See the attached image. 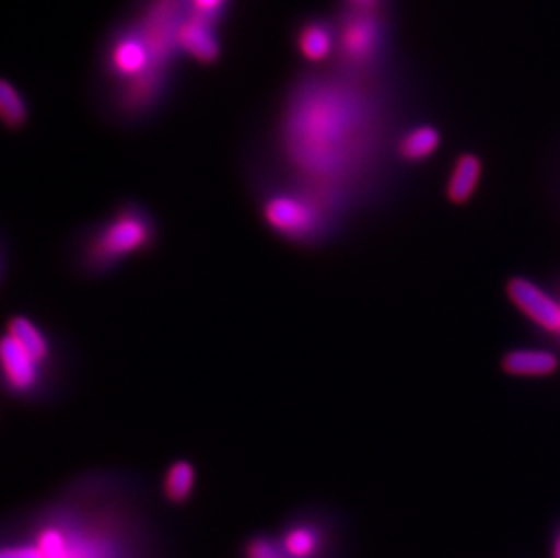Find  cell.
Returning a JSON list of instances; mask_svg holds the SVG:
<instances>
[{
  "instance_id": "obj_1",
  "label": "cell",
  "mask_w": 560,
  "mask_h": 558,
  "mask_svg": "<svg viewBox=\"0 0 560 558\" xmlns=\"http://www.w3.org/2000/svg\"><path fill=\"white\" fill-rule=\"evenodd\" d=\"M154 237L153 220L140 207H124L93 234L85 261L93 269H107L132 254L143 253Z\"/></svg>"
},
{
  "instance_id": "obj_2",
  "label": "cell",
  "mask_w": 560,
  "mask_h": 558,
  "mask_svg": "<svg viewBox=\"0 0 560 558\" xmlns=\"http://www.w3.org/2000/svg\"><path fill=\"white\" fill-rule=\"evenodd\" d=\"M264 220L276 234L289 240L316 236L325 220L319 193H276L265 200Z\"/></svg>"
},
{
  "instance_id": "obj_3",
  "label": "cell",
  "mask_w": 560,
  "mask_h": 558,
  "mask_svg": "<svg viewBox=\"0 0 560 558\" xmlns=\"http://www.w3.org/2000/svg\"><path fill=\"white\" fill-rule=\"evenodd\" d=\"M182 22V0H153L143 15V40L153 55L154 68H164L178 48Z\"/></svg>"
},
{
  "instance_id": "obj_4",
  "label": "cell",
  "mask_w": 560,
  "mask_h": 558,
  "mask_svg": "<svg viewBox=\"0 0 560 558\" xmlns=\"http://www.w3.org/2000/svg\"><path fill=\"white\" fill-rule=\"evenodd\" d=\"M2 377L11 394L30 395L37 391L43 383L44 361L33 356L27 348L22 347L15 337L4 334L2 347Z\"/></svg>"
},
{
  "instance_id": "obj_5",
  "label": "cell",
  "mask_w": 560,
  "mask_h": 558,
  "mask_svg": "<svg viewBox=\"0 0 560 558\" xmlns=\"http://www.w3.org/2000/svg\"><path fill=\"white\" fill-rule=\"evenodd\" d=\"M107 63L118 79L131 82L154 68L153 55L143 40L142 33H122L109 49ZM160 71V69H159Z\"/></svg>"
},
{
  "instance_id": "obj_6",
  "label": "cell",
  "mask_w": 560,
  "mask_h": 558,
  "mask_svg": "<svg viewBox=\"0 0 560 558\" xmlns=\"http://www.w3.org/2000/svg\"><path fill=\"white\" fill-rule=\"evenodd\" d=\"M513 303L546 330H560V305L545 290L528 279H513L508 284Z\"/></svg>"
},
{
  "instance_id": "obj_7",
  "label": "cell",
  "mask_w": 560,
  "mask_h": 558,
  "mask_svg": "<svg viewBox=\"0 0 560 558\" xmlns=\"http://www.w3.org/2000/svg\"><path fill=\"white\" fill-rule=\"evenodd\" d=\"M178 48L201 63H211L220 57V43L214 33V21L192 13L182 22Z\"/></svg>"
},
{
  "instance_id": "obj_8",
  "label": "cell",
  "mask_w": 560,
  "mask_h": 558,
  "mask_svg": "<svg viewBox=\"0 0 560 558\" xmlns=\"http://www.w3.org/2000/svg\"><path fill=\"white\" fill-rule=\"evenodd\" d=\"M377 22L372 16L365 13L350 16L341 32V51L345 58L350 62L360 63L371 57L377 46Z\"/></svg>"
},
{
  "instance_id": "obj_9",
  "label": "cell",
  "mask_w": 560,
  "mask_h": 558,
  "mask_svg": "<svg viewBox=\"0 0 560 558\" xmlns=\"http://www.w3.org/2000/svg\"><path fill=\"white\" fill-rule=\"evenodd\" d=\"M35 544L43 551L44 558H101L90 544L77 540L60 527H46L38 533Z\"/></svg>"
},
{
  "instance_id": "obj_10",
  "label": "cell",
  "mask_w": 560,
  "mask_h": 558,
  "mask_svg": "<svg viewBox=\"0 0 560 558\" xmlns=\"http://www.w3.org/2000/svg\"><path fill=\"white\" fill-rule=\"evenodd\" d=\"M504 370L513 375L539 377L556 372L559 359L548 350H513L504 358Z\"/></svg>"
},
{
  "instance_id": "obj_11",
  "label": "cell",
  "mask_w": 560,
  "mask_h": 558,
  "mask_svg": "<svg viewBox=\"0 0 560 558\" xmlns=\"http://www.w3.org/2000/svg\"><path fill=\"white\" fill-rule=\"evenodd\" d=\"M5 334L15 337L22 347L27 348L33 356H37L44 363H48L49 356H51V342H49L48 336H46L43 328L38 327L32 317H11L10 322H8V327H5Z\"/></svg>"
},
{
  "instance_id": "obj_12",
  "label": "cell",
  "mask_w": 560,
  "mask_h": 558,
  "mask_svg": "<svg viewBox=\"0 0 560 558\" xmlns=\"http://www.w3.org/2000/svg\"><path fill=\"white\" fill-rule=\"evenodd\" d=\"M334 33L327 24L312 21L298 35V49L308 62H323L334 51Z\"/></svg>"
},
{
  "instance_id": "obj_13",
  "label": "cell",
  "mask_w": 560,
  "mask_h": 558,
  "mask_svg": "<svg viewBox=\"0 0 560 558\" xmlns=\"http://www.w3.org/2000/svg\"><path fill=\"white\" fill-rule=\"evenodd\" d=\"M479 176H481L479 159H476L474 154L460 156L457 164H455L452 178H450V200L455 201V204H465L474 195Z\"/></svg>"
},
{
  "instance_id": "obj_14",
  "label": "cell",
  "mask_w": 560,
  "mask_h": 558,
  "mask_svg": "<svg viewBox=\"0 0 560 558\" xmlns=\"http://www.w3.org/2000/svg\"><path fill=\"white\" fill-rule=\"evenodd\" d=\"M439 148L438 129L430 126L416 127L412 131H408L399 142V154L402 159L410 162H419L434 153Z\"/></svg>"
},
{
  "instance_id": "obj_15",
  "label": "cell",
  "mask_w": 560,
  "mask_h": 558,
  "mask_svg": "<svg viewBox=\"0 0 560 558\" xmlns=\"http://www.w3.org/2000/svg\"><path fill=\"white\" fill-rule=\"evenodd\" d=\"M195 466L187 461L173 464L164 479V493L171 502H186L195 488Z\"/></svg>"
},
{
  "instance_id": "obj_16",
  "label": "cell",
  "mask_w": 560,
  "mask_h": 558,
  "mask_svg": "<svg viewBox=\"0 0 560 558\" xmlns=\"http://www.w3.org/2000/svg\"><path fill=\"white\" fill-rule=\"evenodd\" d=\"M0 113L2 120L10 129H19L27 120L26 101L22 98L21 93L15 85L10 84L8 80L0 85Z\"/></svg>"
},
{
  "instance_id": "obj_17",
  "label": "cell",
  "mask_w": 560,
  "mask_h": 558,
  "mask_svg": "<svg viewBox=\"0 0 560 558\" xmlns=\"http://www.w3.org/2000/svg\"><path fill=\"white\" fill-rule=\"evenodd\" d=\"M281 548L289 558H312L319 548V538L312 527H292L285 533Z\"/></svg>"
},
{
  "instance_id": "obj_18",
  "label": "cell",
  "mask_w": 560,
  "mask_h": 558,
  "mask_svg": "<svg viewBox=\"0 0 560 558\" xmlns=\"http://www.w3.org/2000/svg\"><path fill=\"white\" fill-rule=\"evenodd\" d=\"M247 558H289L283 548H278L267 538H258L247 546Z\"/></svg>"
},
{
  "instance_id": "obj_19",
  "label": "cell",
  "mask_w": 560,
  "mask_h": 558,
  "mask_svg": "<svg viewBox=\"0 0 560 558\" xmlns=\"http://www.w3.org/2000/svg\"><path fill=\"white\" fill-rule=\"evenodd\" d=\"M192 13L207 16V19H217L218 13L222 10L223 5L228 4V0H189Z\"/></svg>"
},
{
  "instance_id": "obj_20",
  "label": "cell",
  "mask_w": 560,
  "mask_h": 558,
  "mask_svg": "<svg viewBox=\"0 0 560 558\" xmlns=\"http://www.w3.org/2000/svg\"><path fill=\"white\" fill-rule=\"evenodd\" d=\"M0 558H44V555L37 544H21L2 549Z\"/></svg>"
},
{
  "instance_id": "obj_21",
  "label": "cell",
  "mask_w": 560,
  "mask_h": 558,
  "mask_svg": "<svg viewBox=\"0 0 560 558\" xmlns=\"http://www.w3.org/2000/svg\"><path fill=\"white\" fill-rule=\"evenodd\" d=\"M550 558H560V522L551 533Z\"/></svg>"
},
{
  "instance_id": "obj_22",
  "label": "cell",
  "mask_w": 560,
  "mask_h": 558,
  "mask_svg": "<svg viewBox=\"0 0 560 558\" xmlns=\"http://www.w3.org/2000/svg\"><path fill=\"white\" fill-rule=\"evenodd\" d=\"M352 4L360 5V8H372L377 0H350Z\"/></svg>"
}]
</instances>
